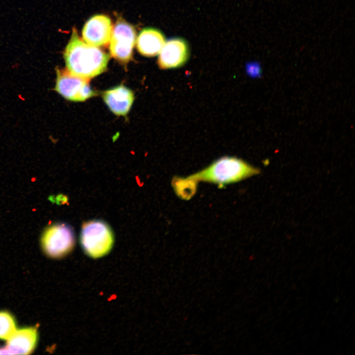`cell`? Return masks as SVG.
<instances>
[{
	"label": "cell",
	"mask_w": 355,
	"mask_h": 355,
	"mask_svg": "<svg viewBox=\"0 0 355 355\" xmlns=\"http://www.w3.org/2000/svg\"><path fill=\"white\" fill-rule=\"evenodd\" d=\"M259 172L258 169L242 159L225 156L185 178H174L172 180V186L179 197L189 199L195 193L199 182L212 183L222 188L227 184L257 175Z\"/></svg>",
	"instance_id": "cell-1"
},
{
	"label": "cell",
	"mask_w": 355,
	"mask_h": 355,
	"mask_svg": "<svg viewBox=\"0 0 355 355\" xmlns=\"http://www.w3.org/2000/svg\"><path fill=\"white\" fill-rule=\"evenodd\" d=\"M64 58L69 71L89 79L106 70L109 57L100 48L82 40L73 28Z\"/></svg>",
	"instance_id": "cell-2"
},
{
	"label": "cell",
	"mask_w": 355,
	"mask_h": 355,
	"mask_svg": "<svg viewBox=\"0 0 355 355\" xmlns=\"http://www.w3.org/2000/svg\"><path fill=\"white\" fill-rule=\"evenodd\" d=\"M80 242L84 253L96 259L110 252L113 245L114 237L110 228L105 222L90 220L82 226Z\"/></svg>",
	"instance_id": "cell-3"
},
{
	"label": "cell",
	"mask_w": 355,
	"mask_h": 355,
	"mask_svg": "<svg viewBox=\"0 0 355 355\" xmlns=\"http://www.w3.org/2000/svg\"><path fill=\"white\" fill-rule=\"evenodd\" d=\"M75 243L73 229L65 223H57L48 227L41 238L44 252L48 257L55 259L68 255L73 250Z\"/></svg>",
	"instance_id": "cell-4"
},
{
	"label": "cell",
	"mask_w": 355,
	"mask_h": 355,
	"mask_svg": "<svg viewBox=\"0 0 355 355\" xmlns=\"http://www.w3.org/2000/svg\"><path fill=\"white\" fill-rule=\"evenodd\" d=\"M56 75L55 90L67 100L82 102L96 94L88 79L74 74L67 69H56Z\"/></svg>",
	"instance_id": "cell-5"
},
{
	"label": "cell",
	"mask_w": 355,
	"mask_h": 355,
	"mask_svg": "<svg viewBox=\"0 0 355 355\" xmlns=\"http://www.w3.org/2000/svg\"><path fill=\"white\" fill-rule=\"evenodd\" d=\"M134 27L124 20L118 19L112 28L110 38L109 51L111 56L122 63L131 59L136 41Z\"/></svg>",
	"instance_id": "cell-6"
},
{
	"label": "cell",
	"mask_w": 355,
	"mask_h": 355,
	"mask_svg": "<svg viewBox=\"0 0 355 355\" xmlns=\"http://www.w3.org/2000/svg\"><path fill=\"white\" fill-rule=\"evenodd\" d=\"M189 48L183 39L173 37L166 41L159 53L158 64L162 69L180 67L187 60Z\"/></svg>",
	"instance_id": "cell-7"
},
{
	"label": "cell",
	"mask_w": 355,
	"mask_h": 355,
	"mask_svg": "<svg viewBox=\"0 0 355 355\" xmlns=\"http://www.w3.org/2000/svg\"><path fill=\"white\" fill-rule=\"evenodd\" d=\"M112 31L110 18L105 15L91 17L84 25L82 37L86 43L96 46H104L109 41Z\"/></svg>",
	"instance_id": "cell-8"
},
{
	"label": "cell",
	"mask_w": 355,
	"mask_h": 355,
	"mask_svg": "<svg viewBox=\"0 0 355 355\" xmlns=\"http://www.w3.org/2000/svg\"><path fill=\"white\" fill-rule=\"evenodd\" d=\"M38 339L36 327L16 329L7 340L6 345L0 348V354L28 355L35 349Z\"/></svg>",
	"instance_id": "cell-9"
},
{
	"label": "cell",
	"mask_w": 355,
	"mask_h": 355,
	"mask_svg": "<svg viewBox=\"0 0 355 355\" xmlns=\"http://www.w3.org/2000/svg\"><path fill=\"white\" fill-rule=\"evenodd\" d=\"M103 97L110 110L117 115L127 114L134 100L133 92L123 85L106 90Z\"/></svg>",
	"instance_id": "cell-10"
},
{
	"label": "cell",
	"mask_w": 355,
	"mask_h": 355,
	"mask_svg": "<svg viewBox=\"0 0 355 355\" xmlns=\"http://www.w3.org/2000/svg\"><path fill=\"white\" fill-rule=\"evenodd\" d=\"M165 42V36L159 30L147 28L139 33L137 39V47L142 55L152 57L159 54Z\"/></svg>",
	"instance_id": "cell-11"
},
{
	"label": "cell",
	"mask_w": 355,
	"mask_h": 355,
	"mask_svg": "<svg viewBox=\"0 0 355 355\" xmlns=\"http://www.w3.org/2000/svg\"><path fill=\"white\" fill-rule=\"evenodd\" d=\"M17 329L13 316L6 311H0V339L8 340Z\"/></svg>",
	"instance_id": "cell-12"
},
{
	"label": "cell",
	"mask_w": 355,
	"mask_h": 355,
	"mask_svg": "<svg viewBox=\"0 0 355 355\" xmlns=\"http://www.w3.org/2000/svg\"><path fill=\"white\" fill-rule=\"evenodd\" d=\"M246 70L248 75L251 76H257L261 74V68L259 63L252 62L246 65Z\"/></svg>",
	"instance_id": "cell-13"
}]
</instances>
